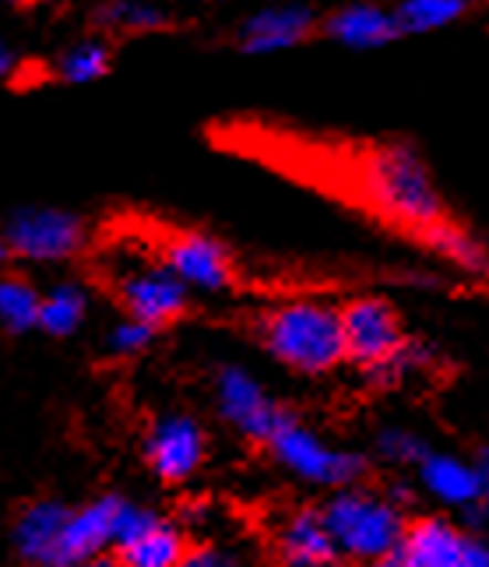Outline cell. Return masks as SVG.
Listing matches in <instances>:
<instances>
[{
	"label": "cell",
	"mask_w": 489,
	"mask_h": 567,
	"mask_svg": "<svg viewBox=\"0 0 489 567\" xmlns=\"http://www.w3.org/2000/svg\"><path fill=\"white\" fill-rule=\"evenodd\" d=\"M268 444L292 476H300L303 483H314V486H339L342 491V486L356 483L366 468L363 455L348 452V447L327 444L321 434L306 430L296 416H289Z\"/></svg>",
	"instance_id": "6"
},
{
	"label": "cell",
	"mask_w": 489,
	"mask_h": 567,
	"mask_svg": "<svg viewBox=\"0 0 489 567\" xmlns=\"http://www.w3.org/2000/svg\"><path fill=\"white\" fill-rule=\"evenodd\" d=\"M92 315V289L82 279H56L43 289L39 303V331L50 339H71Z\"/></svg>",
	"instance_id": "17"
},
{
	"label": "cell",
	"mask_w": 489,
	"mask_h": 567,
	"mask_svg": "<svg viewBox=\"0 0 489 567\" xmlns=\"http://www.w3.org/2000/svg\"><path fill=\"white\" fill-rule=\"evenodd\" d=\"M356 181L366 205L423 237L447 223V205L423 152L408 142H374L356 155Z\"/></svg>",
	"instance_id": "1"
},
{
	"label": "cell",
	"mask_w": 489,
	"mask_h": 567,
	"mask_svg": "<svg viewBox=\"0 0 489 567\" xmlns=\"http://www.w3.org/2000/svg\"><path fill=\"white\" fill-rule=\"evenodd\" d=\"M113 292L124 315L152 328H166L190 310L194 292L173 276L163 258H131L113 271Z\"/></svg>",
	"instance_id": "5"
},
{
	"label": "cell",
	"mask_w": 489,
	"mask_h": 567,
	"mask_svg": "<svg viewBox=\"0 0 489 567\" xmlns=\"http://www.w3.org/2000/svg\"><path fill=\"white\" fill-rule=\"evenodd\" d=\"M215 409L219 416L250 441H271L292 416L285 405L268 395V388L247 367L226 363L215 370Z\"/></svg>",
	"instance_id": "7"
},
{
	"label": "cell",
	"mask_w": 489,
	"mask_h": 567,
	"mask_svg": "<svg viewBox=\"0 0 489 567\" xmlns=\"http://www.w3.org/2000/svg\"><path fill=\"white\" fill-rule=\"evenodd\" d=\"M360 567H405V560H402V554L395 550V554H384V557H370V560H363Z\"/></svg>",
	"instance_id": "32"
},
{
	"label": "cell",
	"mask_w": 489,
	"mask_h": 567,
	"mask_svg": "<svg viewBox=\"0 0 489 567\" xmlns=\"http://www.w3.org/2000/svg\"><path fill=\"white\" fill-rule=\"evenodd\" d=\"M335 550L352 560L395 554L405 536L398 507L366 491H339L321 512Z\"/></svg>",
	"instance_id": "4"
},
{
	"label": "cell",
	"mask_w": 489,
	"mask_h": 567,
	"mask_svg": "<svg viewBox=\"0 0 489 567\" xmlns=\"http://www.w3.org/2000/svg\"><path fill=\"white\" fill-rule=\"evenodd\" d=\"M116 507H121V497H100L77 512H67L56 567H82L85 560L103 557L106 546H116Z\"/></svg>",
	"instance_id": "13"
},
{
	"label": "cell",
	"mask_w": 489,
	"mask_h": 567,
	"mask_svg": "<svg viewBox=\"0 0 489 567\" xmlns=\"http://www.w3.org/2000/svg\"><path fill=\"white\" fill-rule=\"evenodd\" d=\"M92 25L100 35L138 39V35H159L173 29V14L159 0H103L92 11Z\"/></svg>",
	"instance_id": "16"
},
{
	"label": "cell",
	"mask_w": 489,
	"mask_h": 567,
	"mask_svg": "<svg viewBox=\"0 0 489 567\" xmlns=\"http://www.w3.org/2000/svg\"><path fill=\"white\" fill-rule=\"evenodd\" d=\"M419 476H423L426 491L444 504L472 507L482 497L476 465L458 455H429L426 452V458L419 462Z\"/></svg>",
	"instance_id": "19"
},
{
	"label": "cell",
	"mask_w": 489,
	"mask_h": 567,
	"mask_svg": "<svg viewBox=\"0 0 489 567\" xmlns=\"http://www.w3.org/2000/svg\"><path fill=\"white\" fill-rule=\"evenodd\" d=\"M159 258L190 292H226L237 282L229 247L205 229H176L159 244Z\"/></svg>",
	"instance_id": "8"
},
{
	"label": "cell",
	"mask_w": 489,
	"mask_h": 567,
	"mask_svg": "<svg viewBox=\"0 0 489 567\" xmlns=\"http://www.w3.org/2000/svg\"><path fill=\"white\" fill-rule=\"evenodd\" d=\"M113 71V47L106 35H82L67 43L61 53L53 56L50 74L56 85L67 89H82V85H95Z\"/></svg>",
	"instance_id": "18"
},
{
	"label": "cell",
	"mask_w": 489,
	"mask_h": 567,
	"mask_svg": "<svg viewBox=\"0 0 489 567\" xmlns=\"http://www.w3.org/2000/svg\"><path fill=\"white\" fill-rule=\"evenodd\" d=\"M0 4H29V0H0Z\"/></svg>",
	"instance_id": "35"
},
{
	"label": "cell",
	"mask_w": 489,
	"mask_h": 567,
	"mask_svg": "<svg viewBox=\"0 0 489 567\" xmlns=\"http://www.w3.org/2000/svg\"><path fill=\"white\" fill-rule=\"evenodd\" d=\"M342 331H345V357L363 370L387 360L395 349L405 346L402 315L384 297H356L342 307Z\"/></svg>",
	"instance_id": "9"
},
{
	"label": "cell",
	"mask_w": 489,
	"mask_h": 567,
	"mask_svg": "<svg viewBox=\"0 0 489 567\" xmlns=\"http://www.w3.org/2000/svg\"><path fill=\"white\" fill-rule=\"evenodd\" d=\"M39 303H43V289L18 271L0 268V328L11 336H25L39 328Z\"/></svg>",
	"instance_id": "23"
},
{
	"label": "cell",
	"mask_w": 489,
	"mask_h": 567,
	"mask_svg": "<svg viewBox=\"0 0 489 567\" xmlns=\"http://www.w3.org/2000/svg\"><path fill=\"white\" fill-rule=\"evenodd\" d=\"M282 554L292 567H327L335 564L339 550L331 543L327 525L318 512H296L285 525H282V536H279Z\"/></svg>",
	"instance_id": "20"
},
{
	"label": "cell",
	"mask_w": 489,
	"mask_h": 567,
	"mask_svg": "<svg viewBox=\"0 0 489 567\" xmlns=\"http://www.w3.org/2000/svg\"><path fill=\"white\" fill-rule=\"evenodd\" d=\"M377 452L387 462L408 465V462H423L426 458V441L416 437L413 430H405V426H384L377 434Z\"/></svg>",
	"instance_id": "27"
},
{
	"label": "cell",
	"mask_w": 489,
	"mask_h": 567,
	"mask_svg": "<svg viewBox=\"0 0 489 567\" xmlns=\"http://www.w3.org/2000/svg\"><path fill=\"white\" fill-rule=\"evenodd\" d=\"M82 567H121V560H103V557H95V560H85Z\"/></svg>",
	"instance_id": "33"
},
{
	"label": "cell",
	"mask_w": 489,
	"mask_h": 567,
	"mask_svg": "<svg viewBox=\"0 0 489 567\" xmlns=\"http://www.w3.org/2000/svg\"><path fill=\"white\" fill-rule=\"evenodd\" d=\"M468 4H472V0H468Z\"/></svg>",
	"instance_id": "36"
},
{
	"label": "cell",
	"mask_w": 489,
	"mask_h": 567,
	"mask_svg": "<svg viewBox=\"0 0 489 567\" xmlns=\"http://www.w3.org/2000/svg\"><path fill=\"white\" fill-rule=\"evenodd\" d=\"M472 8L468 0H402L395 8L402 35H434L461 22L465 11Z\"/></svg>",
	"instance_id": "24"
},
{
	"label": "cell",
	"mask_w": 489,
	"mask_h": 567,
	"mask_svg": "<svg viewBox=\"0 0 489 567\" xmlns=\"http://www.w3.org/2000/svg\"><path fill=\"white\" fill-rule=\"evenodd\" d=\"M0 240L8 244L11 261L53 268L82 258L89 247V223L61 205H22L4 215Z\"/></svg>",
	"instance_id": "3"
},
{
	"label": "cell",
	"mask_w": 489,
	"mask_h": 567,
	"mask_svg": "<svg viewBox=\"0 0 489 567\" xmlns=\"http://www.w3.org/2000/svg\"><path fill=\"white\" fill-rule=\"evenodd\" d=\"M155 336H159V328H152L138 318H131L124 315L121 321H116L110 331H106V349L113 357H121V360H131V357H142L152 349Z\"/></svg>",
	"instance_id": "26"
},
{
	"label": "cell",
	"mask_w": 489,
	"mask_h": 567,
	"mask_svg": "<svg viewBox=\"0 0 489 567\" xmlns=\"http://www.w3.org/2000/svg\"><path fill=\"white\" fill-rule=\"evenodd\" d=\"M318 29L321 18L306 4L282 0V4H264L243 18L237 25V47L247 56H275L303 47Z\"/></svg>",
	"instance_id": "10"
},
{
	"label": "cell",
	"mask_w": 489,
	"mask_h": 567,
	"mask_svg": "<svg viewBox=\"0 0 489 567\" xmlns=\"http://www.w3.org/2000/svg\"><path fill=\"white\" fill-rule=\"evenodd\" d=\"M321 32L331 43H339L342 50H352V53H374V50L391 47L395 39H402L395 11L370 4V0H356V4L331 11L321 22Z\"/></svg>",
	"instance_id": "12"
},
{
	"label": "cell",
	"mask_w": 489,
	"mask_h": 567,
	"mask_svg": "<svg viewBox=\"0 0 489 567\" xmlns=\"http://www.w3.org/2000/svg\"><path fill=\"white\" fill-rule=\"evenodd\" d=\"M67 522V507L56 501H39L29 504L14 522V550L32 567H56L61 557V533Z\"/></svg>",
	"instance_id": "14"
},
{
	"label": "cell",
	"mask_w": 489,
	"mask_h": 567,
	"mask_svg": "<svg viewBox=\"0 0 489 567\" xmlns=\"http://www.w3.org/2000/svg\"><path fill=\"white\" fill-rule=\"evenodd\" d=\"M437 258L451 261L455 268L468 271V276L489 279V247L476 240L472 233H465L458 223H437L434 229H426L419 237Z\"/></svg>",
	"instance_id": "22"
},
{
	"label": "cell",
	"mask_w": 489,
	"mask_h": 567,
	"mask_svg": "<svg viewBox=\"0 0 489 567\" xmlns=\"http://www.w3.org/2000/svg\"><path fill=\"white\" fill-rule=\"evenodd\" d=\"M458 567H489V539L465 536V543H461V564Z\"/></svg>",
	"instance_id": "29"
},
{
	"label": "cell",
	"mask_w": 489,
	"mask_h": 567,
	"mask_svg": "<svg viewBox=\"0 0 489 567\" xmlns=\"http://www.w3.org/2000/svg\"><path fill=\"white\" fill-rule=\"evenodd\" d=\"M208 452L205 426L187 413H166L152 423L145 437V458L152 473L166 483H184L201 468Z\"/></svg>",
	"instance_id": "11"
},
{
	"label": "cell",
	"mask_w": 489,
	"mask_h": 567,
	"mask_svg": "<svg viewBox=\"0 0 489 567\" xmlns=\"http://www.w3.org/2000/svg\"><path fill=\"white\" fill-rule=\"evenodd\" d=\"M11 261V254H8V244L4 240H0V268H4Z\"/></svg>",
	"instance_id": "34"
},
{
	"label": "cell",
	"mask_w": 489,
	"mask_h": 567,
	"mask_svg": "<svg viewBox=\"0 0 489 567\" xmlns=\"http://www.w3.org/2000/svg\"><path fill=\"white\" fill-rule=\"evenodd\" d=\"M476 473H479L482 497L489 501V447H482V455H479V462H476Z\"/></svg>",
	"instance_id": "31"
},
{
	"label": "cell",
	"mask_w": 489,
	"mask_h": 567,
	"mask_svg": "<svg viewBox=\"0 0 489 567\" xmlns=\"http://www.w3.org/2000/svg\"><path fill=\"white\" fill-rule=\"evenodd\" d=\"M465 536L444 518H423L413 529H405L398 554L405 567H458Z\"/></svg>",
	"instance_id": "15"
},
{
	"label": "cell",
	"mask_w": 489,
	"mask_h": 567,
	"mask_svg": "<svg viewBox=\"0 0 489 567\" xmlns=\"http://www.w3.org/2000/svg\"><path fill=\"white\" fill-rule=\"evenodd\" d=\"M261 342L282 367L318 378L339 370L345 357L342 307L324 300H289L261 318Z\"/></svg>",
	"instance_id": "2"
},
{
	"label": "cell",
	"mask_w": 489,
	"mask_h": 567,
	"mask_svg": "<svg viewBox=\"0 0 489 567\" xmlns=\"http://www.w3.org/2000/svg\"><path fill=\"white\" fill-rule=\"evenodd\" d=\"M423 367H429V346H419L413 339H405L402 349H395L387 360L374 363V367H366V378L381 384V388H395L402 381H408L413 374H419Z\"/></svg>",
	"instance_id": "25"
},
{
	"label": "cell",
	"mask_w": 489,
	"mask_h": 567,
	"mask_svg": "<svg viewBox=\"0 0 489 567\" xmlns=\"http://www.w3.org/2000/svg\"><path fill=\"white\" fill-rule=\"evenodd\" d=\"M18 71H22V53H18L8 39H0V85H8Z\"/></svg>",
	"instance_id": "30"
},
{
	"label": "cell",
	"mask_w": 489,
	"mask_h": 567,
	"mask_svg": "<svg viewBox=\"0 0 489 567\" xmlns=\"http://www.w3.org/2000/svg\"><path fill=\"white\" fill-rule=\"evenodd\" d=\"M187 557V539L173 522L155 518L148 529L121 543V567H180Z\"/></svg>",
	"instance_id": "21"
},
{
	"label": "cell",
	"mask_w": 489,
	"mask_h": 567,
	"mask_svg": "<svg viewBox=\"0 0 489 567\" xmlns=\"http://www.w3.org/2000/svg\"><path fill=\"white\" fill-rule=\"evenodd\" d=\"M180 567H240V560L232 554H222V550H211V546H205V550H187Z\"/></svg>",
	"instance_id": "28"
}]
</instances>
